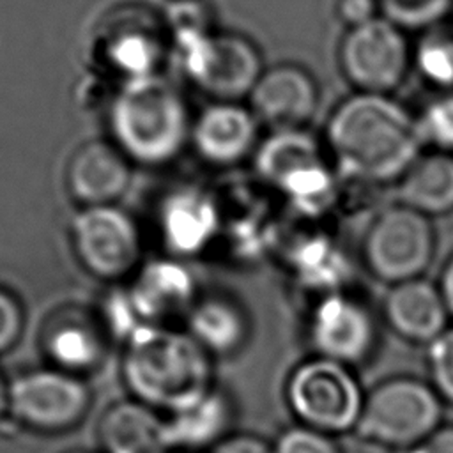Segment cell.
Listing matches in <instances>:
<instances>
[{"instance_id": "6da1fadb", "label": "cell", "mask_w": 453, "mask_h": 453, "mask_svg": "<svg viewBox=\"0 0 453 453\" xmlns=\"http://www.w3.org/2000/svg\"><path fill=\"white\" fill-rule=\"evenodd\" d=\"M322 142L340 177L370 186H395L425 150L416 113L389 94L343 97Z\"/></svg>"}, {"instance_id": "7a4b0ae2", "label": "cell", "mask_w": 453, "mask_h": 453, "mask_svg": "<svg viewBox=\"0 0 453 453\" xmlns=\"http://www.w3.org/2000/svg\"><path fill=\"white\" fill-rule=\"evenodd\" d=\"M122 379L131 398L173 414L214 389L212 356L186 331L140 327L124 342Z\"/></svg>"}, {"instance_id": "3957f363", "label": "cell", "mask_w": 453, "mask_h": 453, "mask_svg": "<svg viewBox=\"0 0 453 453\" xmlns=\"http://www.w3.org/2000/svg\"><path fill=\"white\" fill-rule=\"evenodd\" d=\"M166 28L184 74L205 96L241 103L251 94L265 67L250 37L216 30L198 0L173 2Z\"/></svg>"}, {"instance_id": "277c9868", "label": "cell", "mask_w": 453, "mask_h": 453, "mask_svg": "<svg viewBox=\"0 0 453 453\" xmlns=\"http://www.w3.org/2000/svg\"><path fill=\"white\" fill-rule=\"evenodd\" d=\"M111 142L136 165L161 166L189 143L193 119L177 87L156 74L122 83L106 110Z\"/></svg>"}, {"instance_id": "5b68a950", "label": "cell", "mask_w": 453, "mask_h": 453, "mask_svg": "<svg viewBox=\"0 0 453 453\" xmlns=\"http://www.w3.org/2000/svg\"><path fill=\"white\" fill-rule=\"evenodd\" d=\"M258 175L297 211L317 216L338 198V179L324 142L308 129H280L255 150Z\"/></svg>"}, {"instance_id": "8992f818", "label": "cell", "mask_w": 453, "mask_h": 453, "mask_svg": "<svg viewBox=\"0 0 453 453\" xmlns=\"http://www.w3.org/2000/svg\"><path fill=\"white\" fill-rule=\"evenodd\" d=\"M435 242L434 219L395 202L370 219L361 253L377 278L396 285L421 276L435 255Z\"/></svg>"}, {"instance_id": "52a82bcc", "label": "cell", "mask_w": 453, "mask_h": 453, "mask_svg": "<svg viewBox=\"0 0 453 453\" xmlns=\"http://www.w3.org/2000/svg\"><path fill=\"white\" fill-rule=\"evenodd\" d=\"M336 60L354 92L393 96L412 71V42L405 30L379 16L343 32Z\"/></svg>"}, {"instance_id": "ba28073f", "label": "cell", "mask_w": 453, "mask_h": 453, "mask_svg": "<svg viewBox=\"0 0 453 453\" xmlns=\"http://www.w3.org/2000/svg\"><path fill=\"white\" fill-rule=\"evenodd\" d=\"M71 248L80 265L106 283L133 278L143 242L136 221L117 205L83 207L69 225Z\"/></svg>"}, {"instance_id": "9c48e42d", "label": "cell", "mask_w": 453, "mask_h": 453, "mask_svg": "<svg viewBox=\"0 0 453 453\" xmlns=\"http://www.w3.org/2000/svg\"><path fill=\"white\" fill-rule=\"evenodd\" d=\"M90 405L83 377L53 366L23 372L9 382V414L34 432H67L85 419Z\"/></svg>"}, {"instance_id": "30bf717a", "label": "cell", "mask_w": 453, "mask_h": 453, "mask_svg": "<svg viewBox=\"0 0 453 453\" xmlns=\"http://www.w3.org/2000/svg\"><path fill=\"white\" fill-rule=\"evenodd\" d=\"M97 32L96 53L103 67L122 83L156 76L166 53L170 32L145 9L111 12Z\"/></svg>"}, {"instance_id": "8fae6325", "label": "cell", "mask_w": 453, "mask_h": 453, "mask_svg": "<svg viewBox=\"0 0 453 453\" xmlns=\"http://www.w3.org/2000/svg\"><path fill=\"white\" fill-rule=\"evenodd\" d=\"M296 414L310 426L345 428L359 414V391L352 377L333 359L301 365L287 388Z\"/></svg>"}, {"instance_id": "7c38bea8", "label": "cell", "mask_w": 453, "mask_h": 453, "mask_svg": "<svg viewBox=\"0 0 453 453\" xmlns=\"http://www.w3.org/2000/svg\"><path fill=\"white\" fill-rule=\"evenodd\" d=\"M260 124L273 131L304 129L320 104V87L303 65L281 62L265 67L248 96Z\"/></svg>"}, {"instance_id": "4fadbf2b", "label": "cell", "mask_w": 453, "mask_h": 453, "mask_svg": "<svg viewBox=\"0 0 453 453\" xmlns=\"http://www.w3.org/2000/svg\"><path fill=\"white\" fill-rule=\"evenodd\" d=\"M435 396L418 382H389L368 400L359 426L366 435L388 442H407L425 435L437 421Z\"/></svg>"}, {"instance_id": "5bb4252c", "label": "cell", "mask_w": 453, "mask_h": 453, "mask_svg": "<svg viewBox=\"0 0 453 453\" xmlns=\"http://www.w3.org/2000/svg\"><path fill=\"white\" fill-rule=\"evenodd\" d=\"M258 124L251 108L239 101H211L193 119L189 143L205 163L234 166L255 154Z\"/></svg>"}, {"instance_id": "9a60e30c", "label": "cell", "mask_w": 453, "mask_h": 453, "mask_svg": "<svg viewBox=\"0 0 453 453\" xmlns=\"http://www.w3.org/2000/svg\"><path fill=\"white\" fill-rule=\"evenodd\" d=\"M131 165L111 140L85 142L69 157L65 188L81 209L115 205L131 184Z\"/></svg>"}, {"instance_id": "2e32d148", "label": "cell", "mask_w": 453, "mask_h": 453, "mask_svg": "<svg viewBox=\"0 0 453 453\" xmlns=\"http://www.w3.org/2000/svg\"><path fill=\"white\" fill-rule=\"evenodd\" d=\"M143 326H170L196 303L191 274L175 260H154L138 269L124 290Z\"/></svg>"}, {"instance_id": "e0dca14e", "label": "cell", "mask_w": 453, "mask_h": 453, "mask_svg": "<svg viewBox=\"0 0 453 453\" xmlns=\"http://www.w3.org/2000/svg\"><path fill=\"white\" fill-rule=\"evenodd\" d=\"M159 234L165 248L177 257L202 253L219 230V209L198 188L172 191L159 205Z\"/></svg>"}, {"instance_id": "ac0fdd59", "label": "cell", "mask_w": 453, "mask_h": 453, "mask_svg": "<svg viewBox=\"0 0 453 453\" xmlns=\"http://www.w3.org/2000/svg\"><path fill=\"white\" fill-rule=\"evenodd\" d=\"M103 453H166L165 416L134 400L111 403L97 423Z\"/></svg>"}, {"instance_id": "d6986e66", "label": "cell", "mask_w": 453, "mask_h": 453, "mask_svg": "<svg viewBox=\"0 0 453 453\" xmlns=\"http://www.w3.org/2000/svg\"><path fill=\"white\" fill-rule=\"evenodd\" d=\"M370 334L366 311L347 296L327 294L313 311V342L329 357H357L368 347Z\"/></svg>"}, {"instance_id": "ffe728a7", "label": "cell", "mask_w": 453, "mask_h": 453, "mask_svg": "<svg viewBox=\"0 0 453 453\" xmlns=\"http://www.w3.org/2000/svg\"><path fill=\"white\" fill-rule=\"evenodd\" d=\"M396 202L428 216L453 212V154L425 149L398 179Z\"/></svg>"}, {"instance_id": "44dd1931", "label": "cell", "mask_w": 453, "mask_h": 453, "mask_svg": "<svg viewBox=\"0 0 453 453\" xmlns=\"http://www.w3.org/2000/svg\"><path fill=\"white\" fill-rule=\"evenodd\" d=\"M234 419L230 398L221 389H212L188 409L165 416L168 449H211L223 441Z\"/></svg>"}, {"instance_id": "7402d4cb", "label": "cell", "mask_w": 453, "mask_h": 453, "mask_svg": "<svg viewBox=\"0 0 453 453\" xmlns=\"http://www.w3.org/2000/svg\"><path fill=\"white\" fill-rule=\"evenodd\" d=\"M42 349L53 368L83 377L104 359L106 338L101 327L80 315L60 317L44 334Z\"/></svg>"}, {"instance_id": "603a6c76", "label": "cell", "mask_w": 453, "mask_h": 453, "mask_svg": "<svg viewBox=\"0 0 453 453\" xmlns=\"http://www.w3.org/2000/svg\"><path fill=\"white\" fill-rule=\"evenodd\" d=\"M184 320L186 331L211 356L237 352L246 342L250 329L244 310L225 296L198 297Z\"/></svg>"}, {"instance_id": "cb8c5ba5", "label": "cell", "mask_w": 453, "mask_h": 453, "mask_svg": "<svg viewBox=\"0 0 453 453\" xmlns=\"http://www.w3.org/2000/svg\"><path fill=\"white\" fill-rule=\"evenodd\" d=\"M446 310L441 288L421 278L396 283L386 299V313L393 326L412 338H437Z\"/></svg>"}, {"instance_id": "d4e9b609", "label": "cell", "mask_w": 453, "mask_h": 453, "mask_svg": "<svg viewBox=\"0 0 453 453\" xmlns=\"http://www.w3.org/2000/svg\"><path fill=\"white\" fill-rule=\"evenodd\" d=\"M412 71L437 92H453V21L448 18L418 34Z\"/></svg>"}, {"instance_id": "484cf974", "label": "cell", "mask_w": 453, "mask_h": 453, "mask_svg": "<svg viewBox=\"0 0 453 453\" xmlns=\"http://www.w3.org/2000/svg\"><path fill=\"white\" fill-rule=\"evenodd\" d=\"M380 16L418 34L448 19L453 0H379Z\"/></svg>"}, {"instance_id": "4316f807", "label": "cell", "mask_w": 453, "mask_h": 453, "mask_svg": "<svg viewBox=\"0 0 453 453\" xmlns=\"http://www.w3.org/2000/svg\"><path fill=\"white\" fill-rule=\"evenodd\" d=\"M416 117L423 147L453 154V92H437Z\"/></svg>"}, {"instance_id": "83f0119b", "label": "cell", "mask_w": 453, "mask_h": 453, "mask_svg": "<svg viewBox=\"0 0 453 453\" xmlns=\"http://www.w3.org/2000/svg\"><path fill=\"white\" fill-rule=\"evenodd\" d=\"M303 281L315 288H334L345 278V264L327 244H308L294 258Z\"/></svg>"}, {"instance_id": "f1b7e54d", "label": "cell", "mask_w": 453, "mask_h": 453, "mask_svg": "<svg viewBox=\"0 0 453 453\" xmlns=\"http://www.w3.org/2000/svg\"><path fill=\"white\" fill-rule=\"evenodd\" d=\"M25 311L19 299L0 287V354L9 352L21 338Z\"/></svg>"}, {"instance_id": "f546056e", "label": "cell", "mask_w": 453, "mask_h": 453, "mask_svg": "<svg viewBox=\"0 0 453 453\" xmlns=\"http://www.w3.org/2000/svg\"><path fill=\"white\" fill-rule=\"evenodd\" d=\"M274 453H336L333 444L319 434L315 428L296 426L285 430L276 444L273 446Z\"/></svg>"}, {"instance_id": "4dcf8cb0", "label": "cell", "mask_w": 453, "mask_h": 453, "mask_svg": "<svg viewBox=\"0 0 453 453\" xmlns=\"http://www.w3.org/2000/svg\"><path fill=\"white\" fill-rule=\"evenodd\" d=\"M430 363L439 388L453 398V331L434 338L430 345Z\"/></svg>"}, {"instance_id": "1f68e13d", "label": "cell", "mask_w": 453, "mask_h": 453, "mask_svg": "<svg viewBox=\"0 0 453 453\" xmlns=\"http://www.w3.org/2000/svg\"><path fill=\"white\" fill-rule=\"evenodd\" d=\"M334 14L347 30L379 18L380 4L379 0H336Z\"/></svg>"}, {"instance_id": "d6a6232c", "label": "cell", "mask_w": 453, "mask_h": 453, "mask_svg": "<svg viewBox=\"0 0 453 453\" xmlns=\"http://www.w3.org/2000/svg\"><path fill=\"white\" fill-rule=\"evenodd\" d=\"M207 453H274L264 439L251 434H230Z\"/></svg>"}, {"instance_id": "836d02e7", "label": "cell", "mask_w": 453, "mask_h": 453, "mask_svg": "<svg viewBox=\"0 0 453 453\" xmlns=\"http://www.w3.org/2000/svg\"><path fill=\"white\" fill-rule=\"evenodd\" d=\"M411 453H453V430H442L430 437L421 446L414 448Z\"/></svg>"}, {"instance_id": "e575fe53", "label": "cell", "mask_w": 453, "mask_h": 453, "mask_svg": "<svg viewBox=\"0 0 453 453\" xmlns=\"http://www.w3.org/2000/svg\"><path fill=\"white\" fill-rule=\"evenodd\" d=\"M439 288H441V294L444 297V303H446L448 310L453 311V255H451V258L446 262V265L442 269Z\"/></svg>"}, {"instance_id": "d590c367", "label": "cell", "mask_w": 453, "mask_h": 453, "mask_svg": "<svg viewBox=\"0 0 453 453\" xmlns=\"http://www.w3.org/2000/svg\"><path fill=\"white\" fill-rule=\"evenodd\" d=\"M9 412V382L0 370V419Z\"/></svg>"}, {"instance_id": "8d00e7d4", "label": "cell", "mask_w": 453, "mask_h": 453, "mask_svg": "<svg viewBox=\"0 0 453 453\" xmlns=\"http://www.w3.org/2000/svg\"><path fill=\"white\" fill-rule=\"evenodd\" d=\"M71 453H85V451H71Z\"/></svg>"}, {"instance_id": "74e56055", "label": "cell", "mask_w": 453, "mask_h": 453, "mask_svg": "<svg viewBox=\"0 0 453 453\" xmlns=\"http://www.w3.org/2000/svg\"><path fill=\"white\" fill-rule=\"evenodd\" d=\"M173 2H182V0H173Z\"/></svg>"}]
</instances>
